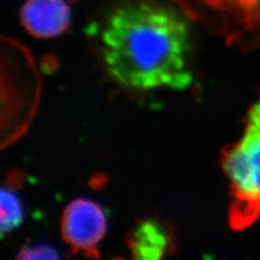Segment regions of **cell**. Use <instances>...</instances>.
I'll list each match as a JSON object with an SVG mask.
<instances>
[{"mask_svg": "<svg viewBox=\"0 0 260 260\" xmlns=\"http://www.w3.org/2000/svg\"><path fill=\"white\" fill-rule=\"evenodd\" d=\"M104 71L128 90H184L193 81L189 18L153 0L116 6L92 26Z\"/></svg>", "mask_w": 260, "mask_h": 260, "instance_id": "obj_1", "label": "cell"}, {"mask_svg": "<svg viewBox=\"0 0 260 260\" xmlns=\"http://www.w3.org/2000/svg\"><path fill=\"white\" fill-rule=\"evenodd\" d=\"M221 167L229 180V223L244 230L260 217V93L244 118L240 139L221 153Z\"/></svg>", "mask_w": 260, "mask_h": 260, "instance_id": "obj_2", "label": "cell"}, {"mask_svg": "<svg viewBox=\"0 0 260 260\" xmlns=\"http://www.w3.org/2000/svg\"><path fill=\"white\" fill-rule=\"evenodd\" d=\"M189 19L201 20L229 44L260 47V0H174Z\"/></svg>", "mask_w": 260, "mask_h": 260, "instance_id": "obj_3", "label": "cell"}, {"mask_svg": "<svg viewBox=\"0 0 260 260\" xmlns=\"http://www.w3.org/2000/svg\"><path fill=\"white\" fill-rule=\"evenodd\" d=\"M61 232L64 242L74 253L98 258V246L107 232V217L96 203L77 199L63 211Z\"/></svg>", "mask_w": 260, "mask_h": 260, "instance_id": "obj_4", "label": "cell"}, {"mask_svg": "<svg viewBox=\"0 0 260 260\" xmlns=\"http://www.w3.org/2000/svg\"><path fill=\"white\" fill-rule=\"evenodd\" d=\"M21 20L32 36L51 38L68 29L70 8L64 0H27L22 8Z\"/></svg>", "mask_w": 260, "mask_h": 260, "instance_id": "obj_5", "label": "cell"}, {"mask_svg": "<svg viewBox=\"0 0 260 260\" xmlns=\"http://www.w3.org/2000/svg\"><path fill=\"white\" fill-rule=\"evenodd\" d=\"M173 234L168 226L154 218L138 223L129 235L128 246L134 258L158 260L173 249Z\"/></svg>", "mask_w": 260, "mask_h": 260, "instance_id": "obj_6", "label": "cell"}, {"mask_svg": "<svg viewBox=\"0 0 260 260\" xmlns=\"http://www.w3.org/2000/svg\"><path fill=\"white\" fill-rule=\"evenodd\" d=\"M0 217H2L0 228H2L3 237L15 230L23 222L24 211L22 203L11 182L8 184L7 188H3L2 190V216Z\"/></svg>", "mask_w": 260, "mask_h": 260, "instance_id": "obj_7", "label": "cell"}, {"mask_svg": "<svg viewBox=\"0 0 260 260\" xmlns=\"http://www.w3.org/2000/svg\"><path fill=\"white\" fill-rule=\"evenodd\" d=\"M60 257L58 250L47 244L24 246L18 255L19 259L36 260V259H58Z\"/></svg>", "mask_w": 260, "mask_h": 260, "instance_id": "obj_8", "label": "cell"}]
</instances>
